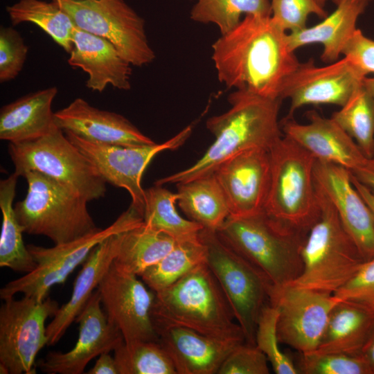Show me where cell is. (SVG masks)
Wrapping results in <instances>:
<instances>
[{
  "instance_id": "cell-23",
  "label": "cell",
  "mask_w": 374,
  "mask_h": 374,
  "mask_svg": "<svg viewBox=\"0 0 374 374\" xmlns=\"http://www.w3.org/2000/svg\"><path fill=\"white\" fill-rule=\"evenodd\" d=\"M68 63L86 72V87L103 92L109 85L121 89L131 88V64L107 39L75 28L73 48Z\"/></svg>"
},
{
  "instance_id": "cell-4",
  "label": "cell",
  "mask_w": 374,
  "mask_h": 374,
  "mask_svg": "<svg viewBox=\"0 0 374 374\" xmlns=\"http://www.w3.org/2000/svg\"><path fill=\"white\" fill-rule=\"evenodd\" d=\"M271 177L263 212L273 221L308 235L321 215L314 181L317 159L283 135L269 150Z\"/></svg>"
},
{
  "instance_id": "cell-16",
  "label": "cell",
  "mask_w": 374,
  "mask_h": 374,
  "mask_svg": "<svg viewBox=\"0 0 374 374\" xmlns=\"http://www.w3.org/2000/svg\"><path fill=\"white\" fill-rule=\"evenodd\" d=\"M366 76L346 57L323 66H316L313 60L300 62L287 78L280 92L281 100H290L285 118H292L296 109L308 105L344 106L363 85Z\"/></svg>"
},
{
  "instance_id": "cell-20",
  "label": "cell",
  "mask_w": 374,
  "mask_h": 374,
  "mask_svg": "<svg viewBox=\"0 0 374 374\" xmlns=\"http://www.w3.org/2000/svg\"><path fill=\"white\" fill-rule=\"evenodd\" d=\"M159 341L172 359L177 374H216L238 340L203 335L151 316Z\"/></svg>"
},
{
  "instance_id": "cell-2",
  "label": "cell",
  "mask_w": 374,
  "mask_h": 374,
  "mask_svg": "<svg viewBox=\"0 0 374 374\" xmlns=\"http://www.w3.org/2000/svg\"><path fill=\"white\" fill-rule=\"evenodd\" d=\"M230 109L206 121L215 141L189 168L155 182L178 184L213 174L230 158L247 150L270 148L283 135L278 121L280 100L263 98L236 90L229 96Z\"/></svg>"
},
{
  "instance_id": "cell-11",
  "label": "cell",
  "mask_w": 374,
  "mask_h": 374,
  "mask_svg": "<svg viewBox=\"0 0 374 374\" xmlns=\"http://www.w3.org/2000/svg\"><path fill=\"white\" fill-rule=\"evenodd\" d=\"M52 1L77 28L107 39L131 65L142 66L155 59L143 19L123 0Z\"/></svg>"
},
{
  "instance_id": "cell-3",
  "label": "cell",
  "mask_w": 374,
  "mask_h": 374,
  "mask_svg": "<svg viewBox=\"0 0 374 374\" xmlns=\"http://www.w3.org/2000/svg\"><path fill=\"white\" fill-rule=\"evenodd\" d=\"M151 316L212 337L245 341L233 310L206 262L155 292Z\"/></svg>"
},
{
  "instance_id": "cell-44",
  "label": "cell",
  "mask_w": 374,
  "mask_h": 374,
  "mask_svg": "<svg viewBox=\"0 0 374 374\" xmlns=\"http://www.w3.org/2000/svg\"><path fill=\"white\" fill-rule=\"evenodd\" d=\"M89 374H118L116 363L114 356L109 352L103 353L98 356L93 366L87 372Z\"/></svg>"
},
{
  "instance_id": "cell-32",
  "label": "cell",
  "mask_w": 374,
  "mask_h": 374,
  "mask_svg": "<svg viewBox=\"0 0 374 374\" xmlns=\"http://www.w3.org/2000/svg\"><path fill=\"white\" fill-rule=\"evenodd\" d=\"M12 26L30 22L39 26L66 52L73 48L76 28L71 17L53 1L19 0L6 8Z\"/></svg>"
},
{
  "instance_id": "cell-25",
  "label": "cell",
  "mask_w": 374,
  "mask_h": 374,
  "mask_svg": "<svg viewBox=\"0 0 374 374\" xmlns=\"http://www.w3.org/2000/svg\"><path fill=\"white\" fill-rule=\"evenodd\" d=\"M57 93V87H51L3 106L0 111V139L12 143L33 141L58 127L52 110Z\"/></svg>"
},
{
  "instance_id": "cell-41",
  "label": "cell",
  "mask_w": 374,
  "mask_h": 374,
  "mask_svg": "<svg viewBox=\"0 0 374 374\" xmlns=\"http://www.w3.org/2000/svg\"><path fill=\"white\" fill-rule=\"evenodd\" d=\"M268 359L256 346L246 342L236 346L220 366L217 374H269Z\"/></svg>"
},
{
  "instance_id": "cell-43",
  "label": "cell",
  "mask_w": 374,
  "mask_h": 374,
  "mask_svg": "<svg viewBox=\"0 0 374 374\" xmlns=\"http://www.w3.org/2000/svg\"><path fill=\"white\" fill-rule=\"evenodd\" d=\"M367 75L374 73V40L357 29L342 52Z\"/></svg>"
},
{
  "instance_id": "cell-8",
  "label": "cell",
  "mask_w": 374,
  "mask_h": 374,
  "mask_svg": "<svg viewBox=\"0 0 374 374\" xmlns=\"http://www.w3.org/2000/svg\"><path fill=\"white\" fill-rule=\"evenodd\" d=\"M8 152L19 177L29 171L39 172L88 202L105 195V179L59 127L33 141L8 143Z\"/></svg>"
},
{
  "instance_id": "cell-13",
  "label": "cell",
  "mask_w": 374,
  "mask_h": 374,
  "mask_svg": "<svg viewBox=\"0 0 374 374\" xmlns=\"http://www.w3.org/2000/svg\"><path fill=\"white\" fill-rule=\"evenodd\" d=\"M69 141L94 166L106 183L127 190L131 204L143 215L145 193L141 185L143 174L159 152L179 148L192 132L188 126L174 137L162 143L138 146L94 143L69 132H64Z\"/></svg>"
},
{
  "instance_id": "cell-48",
  "label": "cell",
  "mask_w": 374,
  "mask_h": 374,
  "mask_svg": "<svg viewBox=\"0 0 374 374\" xmlns=\"http://www.w3.org/2000/svg\"><path fill=\"white\" fill-rule=\"evenodd\" d=\"M364 86L374 100V77L366 76L364 80Z\"/></svg>"
},
{
  "instance_id": "cell-5",
  "label": "cell",
  "mask_w": 374,
  "mask_h": 374,
  "mask_svg": "<svg viewBox=\"0 0 374 374\" xmlns=\"http://www.w3.org/2000/svg\"><path fill=\"white\" fill-rule=\"evenodd\" d=\"M217 233L272 285L292 283L302 273L301 252L308 235L273 221L263 211L248 216L229 215Z\"/></svg>"
},
{
  "instance_id": "cell-18",
  "label": "cell",
  "mask_w": 374,
  "mask_h": 374,
  "mask_svg": "<svg viewBox=\"0 0 374 374\" xmlns=\"http://www.w3.org/2000/svg\"><path fill=\"white\" fill-rule=\"evenodd\" d=\"M314 175L316 187L335 208L364 260L374 257V216L354 186L351 172L317 159Z\"/></svg>"
},
{
  "instance_id": "cell-17",
  "label": "cell",
  "mask_w": 374,
  "mask_h": 374,
  "mask_svg": "<svg viewBox=\"0 0 374 374\" xmlns=\"http://www.w3.org/2000/svg\"><path fill=\"white\" fill-rule=\"evenodd\" d=\"M95 290L76 318L79 333L74 347L66 353L51 351L36 363L48 374H82L89 362L100 354L114 351L123 341L120 330L107 319Z\"/></svg>"
},
{
  "instance_id": "cell-26",
  "label": "cell",
  "mask_w": 374,
  "mask_h": 374,
  "mask_svg": "<svg viewBox=\"0 0 374 374\" xmlns=\"http://www.w3.org/2000/svg\"><path fill=\"white\" fill-rule=\"evenodd\" d=\"M366 3L361 0L344 1L320 23L290 33L287 38L290 48L295 51L303 46L319 43L323 46L321 60L326 63L336 62L357 29V19Z\"/></svg>"
},
{
  "instance_id": "cell-6",
  "label": "cell",
  "mask_w": 374,
  "mask_h": 374,
  "mask_svg": "<svg viewBox=\"0 0 374 374\" xmlns=\"http://www.w3.org/2000/svg\"><path fill=\"white\" fill-rule=\"evenodd\" d=\"M26 197L15 205L24 233L44 235L61 244L93 233L98 227L88 201L56 180L37 171L26 172Z\"/></svg>"
},
{
  "instance_id": "cell-9",
  "label": "cell",
  "mask_w": 374,
  "mask_h": 374,
  "mask_svg": "<svg viewBox=\"0 0 374 374\" xmlns=\"http://www.w3.org/2000/svg\"><path fill=\"white\" fill-rule=\"evenodd\" d=\"M143 222V216L132 204L109 226L71 242L44 247L28 244L27 248L36 264L35 269L19 278L7 283L0 290L2 300L17 293L38 301L48 297L50 290L65 282L80 264L84 262L92 250L112 235L124 232Z\"/></svg>"
},
{
  "instance_id": "cell-21",
  "label": "cell",
  "mask_w": 374,
  "mask_h": 374,
  "mask_svg": "<svg viewBox=\"0 0 374 374\" xmlns=\"http://www.w3.org/2000/svg\"><path fill=\"white\" fill-rule=\"evenodd\" d=\"M306 115L307 124L299 123L292 118L280 122L283 135L299 143L317 159L342 166L351 172L367 164L369 159L332 118H324L315 111Z\"/></svg>"
},
{
  "instance_id": "cell-37",
  "label": "cell",
  "mask_w": 374,
  "mask_h": 374,
  "mask_svg": "<svg viewBox=\"0 0 374 374\" xmlns=\"http://www.w3.org/2000/svg\"><path fill=\"white\" fill-rule=\"evenodd\" d=\"M278 310L266 305L260 315L256 333V346L265 355L276 374H298L292 359L279 347L277 335Z\"/></svg>"
},
{
  "instance_id": "cell-24",
  "label": "cell",
  "mask_w": 374,
  "mask_h": 374,
  "mask_svg": "<svg viewBox=\"0 0 374 374\" xmlns=\"http://www.w3.org/2000/svg\"><path fill=\"white\" fill-rule=\"evenodd\" d=\"M121 234L112 235L98 244L83 263L74 281L71 297L59 308L46 326L48 346L55 345L62 338L98 287L116 256Z\"/></svg>"
},
{
  "instance_id": "cell-38",
  "label": "cell",
  "mask_w": 374,
  "mask_h": 374,
  "mask_svg": "<svg viewBox=\"0 0 374 374\" xmlns=\"http://www.w3.org/2000/svg\"><path fill=\"white\" fill-rule=\"evenodd\" d=\"M296 365L302 374H371L363 357L342 353H300Z\"/></svg>"
},
{
  "instance_id": "cell-31",
  "label": "cell",
  "mask_w": 374,
  "mask_h": 374,
  "mask_svg": "<svg viewBox=\"0 0 374 374\" xmlns=\"http://www.w3.org/2000/svg\"><path fill=\"white\" fill-rule=\"evenodd\" d=\"M145 193L143 222L146 226L169 235L176 242L199 236L203 227L193 220L182 217L177 211V193L157 184L145 190Z\"/></svg>"
},
{
  "instance_id": "cell-19",
  "label": "cell",
  "mask_w": 374,
  "mask_h": 374,
  "mask_svg": "<svg viewBox=\"0 0 374 374\" xmlns=\"http://www.w3.org/2000/svg\"><path fill=\"white\" fill-rule=\"evenodd\" d=\"M226 197L230 215L248 216L263 211L271 177L269 150L241 152L213 172Z\"/></svg>"
},
{
  "instance_id": "cell-14",
  "label": "cell",
  "mask_w": 374,
  "mask_h": 374,
  "mask_svg": "<svg viewBox=\"0 0 374 374\" xmlns=\"http://www.w3.org/2000/svg\"><path fill=\"white\" fill-rule=\"evenodd\" d=\"M340 301L332 294L292 283L271 285L269 304L278 312L277 335L280 344L300 353L314 352L333 308Z\"/></svg>"
},
{
  "instance_id": "cell-45",
  "label": "cell",
  "mask_w": 374,
  "mask_h": 374,
  "mask_svg": "<svg viewBox=\"0 0 374 374\" xmlns=\"http://www.w3.org/2000/svg\"><path fill=\"white\" fill-rule=\"evenodd\" d=\"M352 174L374 193V157L369 159L364 167Z\"/></svg>"
},
{
  "instance_id": "cell-46",
  "label": "cell",
  "mask_w": 374,
  "mask_h": 374,
  "mask_svg": "<svg viewBox=\"0 0 374 374\" xmlns=\"http://www.w3.org/2000/svg\"><path fill=\"white\" fill-rule=\"evenodd\" d=\"M360 355L367 363L371 373L374 374V326L362 348Z\"/></svg>"
},
{
  "instance_id": "cell-22",
  "label": "cell",
  "mask_w": 374,
  "mask_h": 374,
  "mask_svg": "<svg viewBox=\"0 0 374 374\" xmlns=\"http://www.w3.org/2000/svg\"><path fill=\"white\" fill-rule=\"evenodd\" d=\"M57 126L89 141L138 146L155 143L123 116L102 110L77 98L54 113Z\"/></svg>"
},
{
  "instance_id": "cell-12",
  "label": "cell",
  "mask_w": 374,
  "mask_h": 374,
  "mask_svg": "<svg viewBox=\"0 0 374 374\" xmlns=\"http://www.w3.org/2000/svg\"><path fill=\"white\" fill-rule=\"evenodd\" d=\"M0 308V364L9 374L36 373L35 358L48 345L46 320L54 317L58 303L24 296L3 300Z\"/></svg>"
},
{
  "instance_id": "cell-27",
  "label": "cell",
  "mask_w": 374,
  "mask_h": 374,
  "mask_svg": "<svg viewBox=\"0 0 374 374\" xmlns=\"http://www.w3.org/2000/svg\"><path fill=\"white\" fill-rule=\"evenodd\" d=\"M373 326L374 310L340 301L333 308L314 352L359 355Z\"/></svg>"
},
{
  "instance_id": "cell-39",
  "label": "cell",
  "mask_w": 374,
  "mask_h": 374,
  "mask_svg": "<svg viewBox=\"0 0 374 374\" xmlns=\"http://www.w3.org/2000/svg\"><path fill=\"white\" fill-rule=\"evenodd\" d=\"M273 21L284 31H298L307 27L311 14L321 18L328 15L317 0H271Z\"/></svg>"
},
{
  "instance_id": "cell-47",
  "label": "cell",
  "mask_w": 374,
  "mask_h": 374,
  "mask_svg": "<svg viewBox=\"0 0 374 374\" xmlns=\"http://www.w3.org/2000/svg\"><path fill=\"white\" fill-rule=\"evenodd\" d=\"M352 182L364 200L369 206L374 216V193L372 192L367 186L362 184L351 172Z\"/></svg>"
},
{
  "instance_id": "cell-40",
  "label": "cell",
  "mask_w": 374,
  "mask_h": 374,
  "mask_svg": "<svg viewBox=\"0 0 374 374\" xmlns=\"http://www.w3.org/2000/svg\"><path fill=\"white\" fill-rule=\"evenodd\" d=\"M28 46L20 33L12 27L0 28V82L15 79L21 71Z\"/></svg>"
},
{
  "instance_id": "cell-28",
  "label": "cell",
  "mask_w": 374,
  "mask_h": 374,
  "mask_svg": "<svg viewBox=\"0 0 374 374\" xmlns=\"http://www.w3.org/2000/svg\"><path fill=\"white\" fill-rule=\"evenodd\" d=\"M181 211L204 229L217 232L230 215L224 194L213 174L176 184Z\"/></svg>"
},
{
  "instance_id": "cell-35",
  "label": "cell",
  "mask_w": 374,
  "mask_h": 374,
  "mask_svg": "<svg viewBox=\"0 0 374 374\" xmlns=\"http://www.w3.org/2000/svg\"><path fill=\"white\" fill-rule=\"evenodd\" d=\"M271 16L269 0H198L190 11L196 22L214 24L224 35L241 21L242 15Z\"/></svg>"
},
{
  "instance_id": "cell-7",
  "label": "cell",
  "mask_w": 374,
  "mask_h": 374,
  "mask_svg": "<svg viewBox=\"0 0 374 374\" xmlns=\"http://www.w3.org/2000/svg\"><path fill=\"white\" fill-rule=\"evenodd\" d=\"M316 188L321 215L302 248V273L292 283L333 294L353 276L365 260L335 208Z\"/></svg>"
},
{
  "instance_id": "cell-34",
  "label": "cell",
  "mask_w": 374,
  "mask_h": 374,
  "mask_svg": "<svg viewBox=\"0 0 374 374\" xmlns=\"http://www.w3.org/2000/svg\"><path fill=\"white\" fill-rule=\"evenodd\" d=\"M331 118L368 159L374 157V100L363 85Z\"/></svg>"
},
{
  "instance_id": "cell-36",
  "label": "cell",
  "mask_w": 374,
  "mask_h": 374,
  "mask_svg": "<svg viewBox=\"0 0 374 374\" xmlns=\"http://www.w3.org/2000/svg\"><path fill=\"white\" fill-rule=\"evenodd\" d=\"M114 353L118 374H177L159 341H123Z\"/></svg>"
},
{
  "instance_id": "cell-1",
  "label": "cell",
  "mask_w": 374,
  "mask_h": 374,
  "mask_svg": "<svg viewBox=\"0 0 374 374\" xmlns=\"http://www.w3.org/2000/svg\"><path fill=\"white\" fill-rule=\"evenodd\" d=\"M287 35L271 16L244 15L212 45L220 82L229 88L280 100L285 81L300 63Z\"/></svg>"
},
{
  "instance_id": "cell-49",
  "label": "cell",
  "mask_w": 374,
  "mask_h": 374,
  "mask_svg": "<svg viewBox=\"0 0 374 374\" xmlns=\"http://www.w3.org/2000/svg\"><path fill=\"white\" fill-rule=\"evenodd\" d=\"M332 1L337 6L340 3H341V2L344 1H346V0H332ZM361 1H368L369 0H361Z\"/></svg>"
},
{
  "instance_id": "cell-15",
  "label": "cell",
  "mask_w": 374,
  "mask_h": 374,
  "mask_svg": "<svg viewBox=\"0 0 374 374\" xmlns=\"http://www.w3.org/2000/svg\"><path fill=\"white\" fill-rule=\"evenodd\" d=\"M97 290L108 320L120 330L125 342L159 341L151 317L155 292L138 276L113 262Z\"/></svg>"
},
{
  "instance_id": "cell-29",
  "label": "cell",
  "mask_w": 374,
  "mask_h": 374,
  "mask_svg": "<svg viewBox=\"0 0 374 374\" xmlns=\"http://www.w3.org/2000/svg\"><path fill=\"white\" fill-rule=\"evenodd\" d=\"M18 177L14 172L0 181V267L26 274L35 269L36 264L24 242V231L15 211L13 202Z\"/></svg>"
},
{
  "instance_id": "cell-30",
  "label": "cell",
  "mask_w": 374,
  "mask_h": 374,
  "mask_svg": "<svg viewBox=\"0 0 374 374\" xmlns=\"http://www.w3.org/2000/svg\"><path fill=\"white\" fill-rule=\"evenodd\" d=\"M175 243L176 241L169 235L152 230L142 222L121 233L114 263L139 276L162 259Z\"/></svg>"
},
{
  "instance_id": "cell-42",
  "label": "cell",
  "mask_w": 374,
  "mask_h": 374,
  "mask_svg": "<svg viewBox=\"0 0 374 374\" xmlns=\"http://www.w3.org/2000/svg\"><path fill=\"white\" fill-rule=\"evenodd\" d=\"M334 296L374 310V257L365 260L353 276Z\"/></svg>"
},
{
  "instance_id": "cell-50",
  "label": "cell",
  "mask_w": 374,
  "mask_h": 374,
  "mask_svg": "<svg viewBox=\"0 0 374 374\" xmlns=\"http://www.w3.org/2000/svg\"><path fill=\"white\" fill-rule=\"evenodd\" d=\"M326 1L327 0H317V1L319 3V4L322 7H324Z\"/></svg>"
},
{
  "instance_id": "cell-33",
  "label": "cell",
  "mask_w": 374,
  "mask_h": 374,
  "mask_svg": "<svg viewBox=\"0 0 374 374\" xmlns=\"http://www.w3.org/2000/svg\"><path fill=\"white\" fill-rule=\"evenodd\" d=\"M207 249L199 236L176 242L172 249L139 277L157 292L171 285L195 267L206 262Z\"/></svg>"
},
{
  "instance_id": "cell-10",
  "label": "cell",
  "mask_w": 374,
  "mask_h": 374,
  "mask_svg": "<svg viewBox=\"0 0 374 374\" xmlns=\"http://www.w3.org/2000/svg\"><path fill=\"white\" fill-rule=\"evenodd\" d=\"M199 236L206 247V263L233 310L245 342L256 345L258 321L269 303L272 285L256 267L225 244L217 232L203 229Z\"/></svg>"
}]
</instances>
